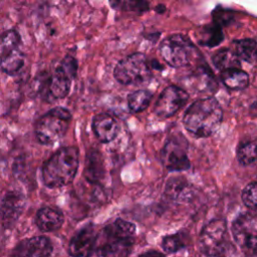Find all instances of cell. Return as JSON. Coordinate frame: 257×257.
Here are the masks:
<instances>
[{"label":"cell","instance_id":"obj_1","mask_svg":"<svg viewBox=\"0 0 257 257\" xmlns=\"http://www.w3.org/2000/svg\"><path fill=\"white\" fill-rule=\"evenodd\" d=\"M79 166V152L74 146L57 150L42 167V181L47 188L55 189L69 185Z\"/></svg>","mask_w":257,"mask_h":257},{"label":"cell","instance_id":"obj_2","mask_svg":"<svg viewBox=\"0 0 257 257\" xmlns=\"http://www.w3.org/2000/svg\"><path fill=\"white\" fill-rule=\"evenodd\" d=\"M223 110L214 97H204L193 102L186 110L183 123L186 130L198 138L214 134L222 122Z\"/></svg>","mask_w":257,"mask_h":257},{"label":"cell","instance_id":"obj_3","mask_svg":"<svg viewBox=\"0 0 257 257\" xmlns=\"http://www.w3.org/2000/svg\"><path fill=\"white\" fill-rule=\"evenodd\" d=\"M135 234V224L116 219L103 228L100 242L95 247L96 253L100 257L126 256L134 244Z\"/></svg>","mask_w":257,"mask_h":257},{"label":"cell","instance_id":"obj_4","mask_svg":"<svg viewBox=\"0 0 257 257\" xmlns=\"http://www.w3.org/2000/svg\"><path fill=\"white\" fill-rule=\"evenodd\" d=\"M70 111L56 106L42 114L35 122L34 132L37 141L44 146H52L67 133L71 120Z\"/></svg>","mask_w":257,"mask_h":257},{"label":"cell","instance_id":"obj_5","mask_svg":"<svg viewBox=\"0 0 257 257\" xmlns=\"http://www.w3.org/2000/svg\"><path fill=\"white\" fill-rule=\"evenodd\" d=\"M227 224L224 220L216 219L209 222L199 237V248L202 257H233L235 247L225 240Z\"/></svg>","mask_w":257,"mask_h":257},{"label":"cell","instance_id":"obj_6","mask_svg":"<svg viewBox=\"0 0 257 257\" xmlns=\"http://www.w3.org/2000/svg\"><path fill=\"white\" fill-rule=\"evenodd\" d=\"M151 75L150 63L143 53H134L122 58L113 70L114 78L125 85L144 83Z\"/></svg>","mask_w":257,"mask_h":257},{"label":"cell","instance_id":"obj_7","mask_svg":"<svg viewBox=\"0 0 257 257\" xmlns=\"http://www.w3.org/2000/svg\"><path fill=\"white\" fill-rule=\"evenodd\" d=\"M160 52L168 64L173 67H182L192 61L196 48L185 35L173 34L162 41Z\"/></svg>","mask_w":257,"mask_h":257},{"label":"cell","instance_id":"obj_8","mask_svg":"<svg viewBox=\"0 0 257 257\" xmlns=\"http://www.w3.org/2000/svg\"><path fill=\"white\" fill-rule=\"evenodd\" d=\"M187 142L184 138H171L161 152V160L164 167L170 172L186 171L190 168L187 155Z\"/></svg>","mask_w":257,"mask_h":257},{"label":"cell","instance_id":"obj_9","mask_svg":"<svg viewBox=\"0 0 257 257\" xmlns=\"http://www.w3.org/2000/svg\"><path fill=\"white\" fill-rule=\"evenodd\" d=\"M189 99V94L183 88L170 85L165 88L156 101L154 112L162 117L167 118L174 115Z\"/></svg>","mask_w":257,"mask_h":257},{"label":"cell","instance_id":"obj_10","mask_svg":"<svg viewBox=\"0 0 257 257\" xmlns=\"http://www.w3.org/2000/svg\"><path fill=\"white\" fill-rule=\"evenodd\" d=\"M97 234L92 224L82 227L70 239L68 254L71 257H90L96 247Z\"/></svg>","mask_w":257,"mask_h":257},{"label":"cell","instance_id":"obj_11","mask_svg":"<svg viewBox=\"0 0 257 257\" xmlns=\"http://www.w3.org/2000/svg\"><path fill=\"white\" fill-rule=\"evenodd\" d=\"M52 243L45 236H35L20 241L13 250V257H50Z\"/></svg>","mask_w":257,"mask_h":257},{"label":"cell","instance_id":"obj_12","mask_svg":"<svg viewBox=\"0 0 257 257\" xmlns=\"http://www.w3.org/2000/svg\"><path fill=\"white\" fill-rule=\"evenodd\" d=\"M25 207V198L17 192L5 195L0 205V221L5 228H11L21 216Z\"/></svg>","mask_w":257,"mask_h":257},{"label":"cell","instance_id":"obj_13","mask_svg":"<svg viewBox=\"0 0 257 257\" xmlns=\"http://www.w3.org/2000/svg\"><path fill=\"white\" fill-rule=\"evenodd\" d=\"M72 78L59 66L56 67L52 75H50L46 96L49 100L62 99L67 96L70 90Z\"/></svg>","mask_w":257,"mask_h":257},{"label":"cell","instance_id":"obj_14","mask_svg":"<svg viewBox=\"0 0 257 257\" xmlns=\"http://www.w3.org/2000/svg\"><path fill=\"white\" fill-rule=\"evenodd\" d=\"M92 131L101 143H109L115 139L118 133L116 120L108 113L101 112L92 119Z\"/></svg>","mask_w":257,"mask_h":257},{"label":"cell","instance_id":"obj_15","mask_svg":"<svg viewBox=\"0 0 257 257\" xmlns=\"http://www.w3.org/2000/svg\"><path fill=\"white\" fill-rule=\"evenodd\" d=\"M64 223L63 214L54 208L44 207L37 211L35 224L42 232H54L61 228Z\"/></svg>","mask_w":257,"mask_h":257},{"label":"cell","instance_id":"obj_16","mask_svg":"<svg viewBox=\"0 0 257 257\" xmlns=\"http://www.w3.org/2000/svg\"><path fill=\"white\" fill-rule=\"evenodd\" d=\"M104 176L103 161L101 155L97 151H92L87 154L86 164L84 169V177L89 183H98Z\"/></svg>","mask_w":257,"mask_h":257},{"label":"cell","instance_id":"obj_17","mask_svg":"<svg viewBox=\"0 0 257 257\" xmlns=\"http://www.w3.org/2000/svg\"><path fill=\"white\" fill-rule=\"evenodd\" d=\"M24 54L19 49L5 51L0 57V67L8 75H15L23 67Z\"/></svg>","mask_w":257,"mask_h":257},{"label":"cell","instance_id":"obj_18","mask_svg":"<svg viewBox=\"0 0 257 257\" xmlns=\"http://www.w3.org/2000/svg\"><path fill=\"white\" fill-rule=\"evenodd\" d=\"M192 189L184 179H172L167 183L165 193L173 201H188L193 195Z\"/></svg>","mask_w":257,"mask_h":257},{"label":"cell","instance_id":"obj_19","mask_svg":"<svg viewBox=\"0 0 257 257\" xmlns=\"http://www.w3.org/2000/svg\"><path fill=\"white\" fill-rule=\"evenodd\" d=\"M221 80L228 88L234 90L244 89L249 84L248 74L240 68H233L223 71L221 73Z\"/></svg>","mask_w":257,"mask_h":257},{"label":"cell","instance_id":"obj_20","mask_svg":"<svg viewBox=\"0 0 257 257\" xmlns=\"http://www.w3.org/2000/svg\"><path fill=\"white\" fill-rule=\"evenodd\" d=\"M212 61L215 67L222 72L225 70L240 68V59L231 49L224 48L218 50L213 56Z\"/></svg>","mask_w":257,"mask_h":257},{"label":"cell","instance_id":"obj_21","mask_svg":"<svg viewBox=\"0 0 257 257\" xmlns=\"http://www.w3.org/2000/svg\"><path fill=\"white\" fill-rule=\"evenodd\" d=\"M233 45V51L239 57V59L245 60L250 63L257 60V41L246 38L234 41Z\"/></svg>","mask_w":257,"mask_h":257},{"label":"cell","instance_id":"obj_22","mask_svg":"<svg viewBox=\"0 0 257 257\" xmlns=\"http://www.w3.org/2000/svg\"><path fill=\"white\" fill-rule=\"evenodd\" d=\"M252 221L250 217L243 215L235 219L232 224V235L236 243L241 247L245 239L252 233Z\"/></svg>","mask_w":257,"mask_h":257},{"label":"cell","instance_id":"obj_23","mask_svg":"<svg viewBox=\"0 0 257 257\" xmlns=\"http://www.w3.org/2000/svg\"><path fill=\"white\" fill-rule=\"evenodd\" d=\"M237 159L242 165H251L257 162V139L243 143L237 149Z\"/></svg>","mask_w":257,"mask_h":257},{"label":"cell","instance_id":"obj_24","mask_svg":"<svg viewBox=\"0 0 257 257\" xmlns=\"http://www.w3.org/2000/svg\"><path fill=\"white\" fill-rule=\"evenodd\" d=\"M152 99V94L145 89H139L128 94L127 104L133 112H140L146 109Z\"/></svg>","mask_w":257,"mask_h":257},{"label":"cell","instance_id":"obj_25","mask_svg":"<svg viewBox=\"0 0 257 257\" xmlns=\"http://www.w3.org/2000/svg\"><path fill=\"white\" fill-rule=\"evenodd\" d=\"M186 246V236L179 232L176 234L165 236L162 240V248L165 253H176Z\"/></svg>","mask_w":257,"mask_h":257},{"label":"cell","instance_id":"obj_26","mask_svg":"<svg viewBox=\"0 0 257 257\" xmlns=\"http://www.w3.org/2000/svg\"><path fill=\"white\" fill-rule=\"evenodd\" d=\"M201 41L204 45L213 47L218 45L223 39V33L219 25L212 24L204 27V30L201 32Z\"/></svg>","mask_w":257,"mask_h":257},{"label":"cell","instance_id":"obj_27","mask_svg":"<svg viewBox=\"0 0 257 257\" xmlns=\"http://www.w3.org/2000/svg\"><path fill=\"white\" fill-rule=\"evenodd\" d=\"M21 42V36L15 29H9L3 32L0 36V44L5 51L16 49Z\"/></svg>","mask_w":257,"mask_h":257},{"label":"cell","instance_id":"obj_28","mask_svg":"<svg viewBox=\"0 0 257 257\" xmlns=\"http://www.w3.org/2000/svg\"><path fill=\"white\" fill-rule=\"evenodd\" d=\"M242 201L250 209H257V182L248 184L242 191Z\"/></svg>","mask_w":257,"mask_h":257},{"label":"cell","instance_id":"obj_29","mask_svg":"<svg viewBox=\"0 0 257 257\" xmlns=\"http://www.w3.org/2000/svg\"><path fill=\"white\" fill-rule=\"evenodd\" d=\"M110 5L115 9L145 11L149 8V4L145 1H115L110 2Z\"/></svg>","mask_w":257,"mask_h":257},{"label":"cell","instance_id":"obj_30","mask_svg":"<svg viewBox=\"0 0 257 257\" xmlns=\"http://www.w3.org/2000/svg\"><path fill=\"white\" fill-rule=\"evenodd\" d=\"M58 66L60 68H62L72 79L75 77L78 65H77L76 59L73 56H70V55L65 56L61 60V62H60V64Z\"/></svg>","mask_w":257,"mask_h":257},{"label":"cell","instance_id":"obj_31","mask_svg":"<svg viewBox=\"0 0 257 257\" xmlns=\"http://www.w3.org/2000/svg\"><path fill=\"white\" fill-rule=\"evenodd\" d=\"M241 248L251 255L257 256V233L252 232L248 235V237L243 242Z\"/></svg>","mask_w":257,"mask_h":257},{"label":"cell","instance_id":"obj_32","mask_svg":"<svg viewBox=\"0 0 257 257\" xmlns=\"http://www.w3.org/2000/svg\"><path fill=\"white\" fill-rule=\"evenodd\" d=\"M139 257H166L164 253H161L157 250H149L139 255Z\"/></svg>","mask_w":257,"mask_h":257},{"label":"cell","instance_id":"obj_33","mask_svg":"<svg viewBox=\"0 0 257 257\" xmlns=\"http://www.w3.org/2000/svg\"><path fill=\"white\" fill-rule=\"evenodd\" d=\"M114 257H127V256H114Z\"/></svg>","mask_w":257,"mask_h":257}]
</instances>
